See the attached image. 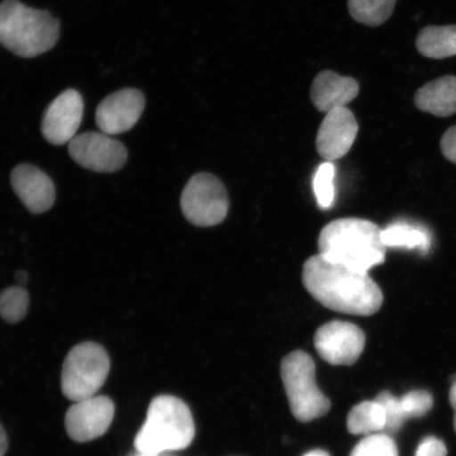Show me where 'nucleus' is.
Instances as JSON below:
<instances>
[{
    "instance_id": "1",
    "label": "nucleus",
    "mask_w": 456,
    "mask_h": 456,
    "mask_svg": "<svg viewBox=\"0 0 456 456\" xmlns=\"http://www.w3.org/2000/svg\"><path fill=\"white\" fill-rule=\"evenodd\" d=\"M302 282L313 298L329 310L372 316L383 305V292L368 273L352 270L321 255L305 261Z\"/></svg>"
},
{
    "instance_id": "2",
    "label": "nucleus",
    "mask_w": 456,
    "mask_h": 456,
    "mask_svg": "<svg viewBox=\"0 0 456 456\" xmlns=\"http://www.w3.org/2000/svg\"><path fill=\"white\" fill-rule=\"evenodd\" d=\"M381 231L383 228L369 220H335L324 226L319 235V255L352 270L368 273L386 259Z\"/></svg>"
},
{
    "instance_id": "3",
    "label": "nucleus",
    "mask_w": 456,
    "mask_h": 456,
    "mask_svg": "<svg viewBox=\"0 0 456 456\" xmlns=\"http://www.w3.org/2000/svg\"><path fill=\"white\" fill-rule=\"evenodd\" d=\"M60 33V21L48 11L28 7L19 0L0 4V44L17 56L31 59L48 53Z\"/></svg>"
},
{
    "instance_id": "4",
    "label": "nucleus",
    "mask_w": 456,
    "mask_h": 456,
    "mask_svg": "<svg viewBox=\"0 0 456 456\" xmlns=\"http://www.w3.org/2000/svg\"><path fill=\"white\" fill-rule=\"evenodd\" d=\"M195 433V421L187 404L178 397L161 395L152 399L134 446L139 453L147 455L178 452L190 446Z\"/></svg>"
},
{
    "instance_id": "5",
    "label": "nucleus",
    "mask_w": 456,
    "mask_h": 456,
    "mask_svg": "<svg viewBox=\"0 0 456 456\" xmlns=\"http://www.w3.org/2000/svg\"><path fill=\"white\" fill-rule=\"evenodd\" d=\"M281 379L290 410L302 423L321 419L330 408L329 398L316 383V366L304 351H295L283 358Z\"/></svg>"
},
{
    "instance_id": "6",
    "label": "nucleus",
    "mask_w": 456,
    "mask_h": 456,
    "mask_svg": "<svg viewBox=\"0 0 456 456\" xmlns=\"http://www.w3.org/2000/svg\"><path fill=\"white\" fill-rule=\"evenodd\" d=\"M110 370L106 350L95 342H83L67 355L61 370V390L74 403L95 396Z\"/></svg>"
},
{
    "instance_id": "7",
    "label": "nucleus",
    "mask_w": 456,
    "mask_h": 456,
    "mask_svg": "<svg viewBox=\"0 0 456 456\" xmlns=\"http://www.w3.org/2000/svg\"><path fill=\"white\" fill-rule=\"evenodd\" d=\"M230 201L222 181L201 173L188 181L181 196V209L186 220L200 227L215 226L226 218Z\"/></svg>"
},
{
    "instance_id": "8",
    "label": "nucleus",
    "mask_w": 456,
    "mask_h": 456,
    "mask_svg": "<svg viewBox=\"0 0 456 456\" xmlns=\"http://www.w3.org/2000/svg\"><path fill=\"white\" fill-rule=\"evenodd\" d=\"M68 148L74 161L95 173H116L128 159L126 147L104 133L77 134Z\"/></svg>"
},
{
    "instance_id": "9",
    "label": "nucleus",
    "mask_w": 456,
    "mask_h": 456,
    "mask_svg": "<svg viewBox=\"0 0 456 456\" xmlns=\"http://www.w3.org/2000/svg\"><path fill=\"white\" fill-rule=\"evenodd\" d=\"M314 345L324 362L333 366H351L361 357L366 336L354 323L334 321L317 330Z\"/></svg>"
},
{
    "instance_id": "10",
    "label": "nucleus",
    "mask_w": 456,
    "mask_h": 456,
    "mask_svg": "<svg viewBox=\"0 0 456 456\" xmlns=\"http://www.w3.org/2000/svg\"><path fill=\"white\" fill-rule=\"evenodd\" d=\"M114 411L111 399L106 396H93L74 403L65 419L68 436L77 443L96 440L110 429Z\"/></svg>"
},
{
    "instance_id": "11",
    "label": "nucleus",
    "mask_w": 456,
    "mask_h": 456,
    "mask_svg": "<svg viewBox=\"0 0 456 456\" xmlns=\"http://www.w3.org/2000/svg\"><path fill=\"white\" fill-rule=\"evenodd\" d=\"M84 100L81 94L68 89L51 102L42 121L44 138L53 145L69 144L81 126Z\"/></svg>"
},
{
    "instance_id": "12",
    "label": "nucleus",
    "mask_w": 456,
    "mask_h": 456,
    "mask_svg": "<svg viewBox=\"0 0 456 456\" xmlns=\"http://www.w3.org/2000/svg\"><path fill=\"white\" fill-rule=\"evenodd\" d=\"M145 96L138 89L117 91L101 102L95 112V123L108 135L126 133L139 122L145 110Z\"/></svg>"
},
{
    "instance_id": "13",
    "label": "nucleus",
    "mask_w": 456,
    "mask_h": 456,
    "mask_svg": "<svg viewBox=\"0 0 456 456\" xmlns=\"http://www.w3.org/2000/svg\"><path fill=\"white\" fill-rule=\"evenodd\" d=\"M358 128L354 114L346 107L336 108L328 112L317 134L319 156L327 162L344 158L354 144Z\"/></svg>"
},
{
    "instance_id": "14",
    "label": "nucleus",
    "mask_w": 456,
    "mask_h": 456,
    "mask_svg": "<svg viewBox=\"0 0 456 456\" xmlns=\"http://www.w3.org/2000/svg\"><path fill=\"white\" fill-rule=\"evenodd\" d=\"M11 185L22 204L33 214H43L53 207V181L43 170L30 164H21L11 174Z\"/></svg>"
},
{
    "instance_id": "15",
    "label": "nucleus",
    "mask_w": 456,
    "mask_h": 456,
    "mask_svg": "<svg viewBox=\"0 0 456 456\" xmlns=\"http://www.w3.org/2000/svg\"><path fill=\"white\" fill-rule=\"evenodd\" d=\"M359 94L356 79L341 77L330 70H324L314 79L311 100L321 112H330L339 107H346Z\"/></svg>"
},
{
    "instance_id": "16",
    "label": "nucleus",
    "mask_w": 456,
    "mask_h": 456,
    "mask_svg": "<svg viewBox=\"0 0 456 456\" xmlns=\"http://www.w3.org/2000/svg\"><path fill=\"white\" fill-rule=\"evenodd\" d=\"M419 110L447 118L456 113V77L446 76L423 86L414 98Z\"/></svg>"
},
{
    "instance_id": "17",
    "label": "nucleus",
    "mask_w": 456,
    "mask_h": 456,
    "mask_svg": "<svg viewBox=\"0 0 456 456\" xmlns=\"http://www.w3.org/2000/svg\"><path fill=\"white\" fill-rule=\"evenodd\" d=\"M381 240L387 248L418 250L427 255L432 248L433 237L429 228L410 222L397 220L381 231Z\"/></svg>"
},
{
    "instance_id": "18",
    "label": "nucleus",
    "mask_w": 456,
    "mask_h": 456,
    "mask_svg": "<svg viewBox=\"0 0 456 456\" xmlns=\"http://www.w3.org/2000/svg\"><path fill=\"white\" fill-rule=\"evenodd\" d=\"M421 55L442 60L456 55V26L427 27L416 38Z\"/></svg>"
},
{
    "instance_id": "19",
    "label": "nucleus",
    "mask_w": 456,
    "mask_h": 456,
    "mask_svg": "<svg viewBox=\"0 0 456 456\" xmlns=\"http://www.w3.org/2000/svg\"><path fill=\"white\" fill-rule=\"evenodd\" d=\"M387 419L383 406L376 401L362 402L347 415V430L355 436H370L386 430Z\"/></svg>"
},
{
    "instance_id": "20",
    "label": "nucleus",
    "mask_w": 456,
    "mask_h": 456,
    "mask_svg": "<svg viewBox=\"0 0 456 456\" xmlns=\"http://www.w3.org/2000/svg\"><path fill=\"white\" fill-rule=\"evenodd\" d=\"M396 0H347L353 20L361 24L378 27L390 19Z\"/></svg>"
},
{
    "instance_id": "21",
    "label": "nucleus",
    "mask_w": 456,
    "mask_h": 456,
    "mask_svg": "<svg viewBox=\"0 0 456 456\" xmlns=\"http://www.w3.org/2000/svg\"><path fill=\"white\" fill-rule=\"evenodd\" d=\"M30 298L27 290L17 285L0 294V315L10 323L20 322L27 315Z\"/></svg>"
},
{
    "instance_id": "22",
    "label": "nucleus",
    "mask_w": 456,
    "mask_h": 456,
    "mask_svg": "<svg viewBox=\"0 0 456 456\" xmlns=\"http://www.w3.org/2000/svg\"><path fill=\"white\" fill-rule=\"evenodd\" d=\"M335 165L326 162L316 170L313 178V190L315 193L319 208L329 209L333 207L335 199Z\"/></svg>"
},
{
    "instance_id": "23",
    "label": "nucleus",
    "mask_w": 456,
    "mask_h": 456,
    "mask_svg": "<svg viewBox=\"0 0 456 456\" xmlns=\"http://www.w3.org/2000/svg\"><path fill=\"white\" fill-rule=\"evenodd\" d=\"M350 456H398V450L389 436L370 435L356 444Z\"/></svg>"
},
{
    "instance_id": "24",
    "label": "nucleus",
    "mask_w": 456,
    "mask_h": 456,
    "mask_svg": "<svg viewBox=\"0 0 456 456\" xmlns=\"http://www.w3.org/2000/svg\"><path fill=\"white\" fill-rule=\"evenodd\" d=\"M406 419L423 418L433 407V397L429 392L415 390L399 398Z\"/></svg>"
},
{
    "instance_id": "25",
    "label": "nucleus",
    "mask_w": 456,
    "mask_h": 456,
    "mask_svg": "<svg viewBox=\"0 0 456 456\" xmlns=\"http://www.w3.org/2000/svg\"><path fill=\"white\" fill-rule=\"evenodd\" d=\"M376 401L385 410L387 419L386 431L396 432L401 429L406 418H404L403 413L399 398L393 395L390 392L384 391L379 393L378 397H376Z\"/></svg>"
},
{
    "instance_id": "26",
    "label": "nucleus",
    "mask_w": 456,
    "mask_h": 456,
    "mask_svg": "<svg viewBox=\"0 0 456 456\" xmlns=\"http://www.w3.org/2000/svg\"><path fill=\"white\" fill-rule=\"evenodd\" d=\"M415 456H447V447L440 438L428 436L419 443Z\"/></svg>"
},
{
    "instance_id": "27",
    "label": "nucleus",
    "mask_w": 456,
    "mask_h": 456,
    "mask_svg": "<svg viewBox=\"0 0 456 456\" xmlns=\"http://www.w3.org/2000/svg\"><path fill=\"white\" fill-rule=\"evenodd\" d=\"M441 150L448 161L456 164V125L444 134L441 140Z\"/></svg>"
},
{
    "instance_id": "28",
    "label": "nucleus",
    "mask_w": 456,
    "mask_h": 456,
    "mask_svg": "<svg viewBox=\"0 0 456 456\" xmlns=\"http://www.w3.org/2000/svg\"><path fill=\"white\" fill-rule=\"evenodd\" d=\"M449 401H450V403H452V409L454 410L453 426H454V430L456 432V379L453 381L452 389H450Z\"/></svg>"
},
{
    "instance_id": "29",
    "label": "nucleus",
    "mask_w": 456,
    "mask_h": 456,
    "mask_svg": "<svg viewBox=\"0 0 456 456\" xmlns=\"http://www.w3.org/2000/svg\"><path fill=\"white\" fill-rule=\"evenodd\" d=\"M8 450V437L4 428L0 425V456H4Z\"/></svg>"
},
{
    "instance_id": "30",
    "label": "nucleus",
    "mask_w": 456,
    "mask_h": 456,
    "mask_svg": "<svg viewBox=\"0 0 456 456\" xmlns=\"http://www.w3.org/2000/svg\"><path fill=\"white\" fill-rule=\"evenodd\" d=\"M28 279V273L25 271H19L15 273V281L19 283L20 287H24Z\"/></svg>"
},
{
    "instance_id": "31",
    "label": "nucleus",
    "mask_w": 456,
    "mask_h": 456,
    "mask_svg": "<svg viewBox=\"0 0 456 456\" xmlns=\"http://www.w3.org/2000/svg\"><path fill=\"white\" fill-rule=\"evenodd\" d=\"M304 456H330V455L328 452H323V450L317 449V450H313V452L306 453Z\"/></svg>"
},
{
    "instance_id": "32",
    "label": "nucleus",
    "mask_w": 456,
    "mask_h": 456,
    "mask_svg": "<svg viewBox=\"0 0 456 456\" xmlns=\"http://www.w3.org/2000/svg\"><path fill=\"white\" fill-rule=\"evenodd\" d=\"M138 456H159V455H147V454H139Z\"/></svg>"
}]
</instances>
